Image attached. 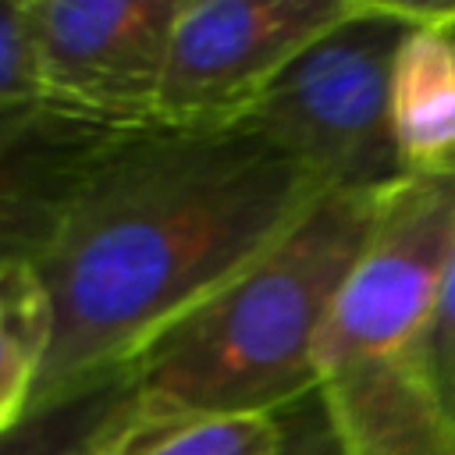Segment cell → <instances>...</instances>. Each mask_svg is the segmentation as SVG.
I'll list each match as a JSON object with an SVG mask.
<instances>
[{"label": "cell", "instance_id": "cell-1", "mask_svg": "<svg viewBox=\"0 0 455 455\" xmlns=\"http://www.w3.org/2000/svg\"><path fill=\"white\" fill-rule=\"evenodd\" d=\"M323 192L313 171L242 124L128 128L36 263L53 327L32 409L132 366L267 256Z\"/></svg>", "mask_w": 455, "mask_h": 455}, {"label": "cell", "instance_id": "cell-2", "mask_svg": "<svg viewBox=\"0 0 455 455\" xmlns=\"http://www.w3.org/2000/svg\"><path fill=\"white\" fill-rule=\"evenodd\" d=\"M384 192H323L267 256L139 352L142 423L274 416L320 387L316 345Z\"/></svg>", "mask_w": 455, "mask_h": 455}, {"label": "cell", "instance_id": "cell-3", "mask_svg": "<svg viewBox=\"0 0 455 455\" xmlns=\"http://www.w3.org/2000/svg\"><path fill=\"white\" fill-rule=\"evenodd\" d=\"M455 252V171L402 174L377 210L316 345V373L352 455H455L427 363Z\"/></svg>", "mask_w": 455, "mask_h": 455}, {"label": "cell", "instance_id": "cell-4", "mask_svg": "<svg viewBox=\"0 0 455 455\" xmlns=\"http://www.w3.org/2000/svg\"><path fill=\"white\" fill-rule=\"evenodd\" d=\"M412 4L363 7L309 43L238 121L263 135L327 188L384 192L402 178L391 132V71Z\"/></svg>", "mask_w": 455, "mask_h": 455}, {"label": "cell", "instance_id": "cell-5", "mask_svg": "<svg viewBox=\"0 0 455 455\" xmlns=\"http://www.w3.org/2000/svg\"><path fill=\"white\" fill-rule=\"evenodd\" d=\"M363 0H181L156 121L238 124L277 75Z\"/></svg>", "mask_w": 455, "mask_h": 455}, {"label": "cell", "instance_id": "cell-6", "mask_svg": "<svg viewBox=\"0 0 455 455\" xmlns=\"http://www.w3.org/2000/svg\"><path fill=\"white\" fill-rule=\"evenodd\" d=\"M181 0H25L43 100L142 128L156 121Z\"/></svg>", "mask_w": 455, "mask_h": 455}, {"label": "cell", "instance_id": "cell-7", "mask_svg": "<svg viewBox=\"0 0 455 455\" xmlns=\"http://www.w3.org/2000/svg\"><path fill=\"white\" fill-rule=\"evenodd\" d=\"M124 132L50 100L0 110V267H36L53 249L85 178Z\"/></svg>", "mask_w": 455, "mask_h": 455}, {"label": "cell", "instance_id": "cell-8", "mask_svg": "<svg viewBox=\"0 0 455 455\" xmlns=\"http://www.w3.org/2000/svg\"><path fill=\"white\" fill-rule=\"evenodd\" d=\"M391 132L402 174L455 171V25L412 4L391 71Z\"/></svg>", "mask_w": 455, "mask_h": 455}, {"label": "cell", "instance_id": "cell-9", "mask_svg": "<svg viewBox=\"0 0 455 455\" xmlns=\"http://www.w3.org/2000/svg\"><path fill=\"white\" fill-rule=\"evenodd\" d=\"M139 427V377L132 366H121L50 405L28 409L0 437V455H114Z\"/></svg>", "mask_w": 455, "mask_h": 455}, {"label": "cell", "instance_id": "cell-10", "mask_svg": "<svg viewBox=\"0 0 455 455\" xmlns=\"http://www.w3.org/2000/svg\"><path fill=\"white\" fill-rule=\"evenodd\" d=\"M50 327V299L36 267H0V437L32 409Z\"/></svg>", "mask_w": 455, "mask_h": 455}, {"label": "cell", "instance_id": "cell-11", "mask_svg": "<svg viewBox=\"0 0 455 455\" xmlns=\"http://www.w3.org/2000/svg\"><path fill=\"white\" fill-rule=\"evenodd\" d=\"M277 448V416H224L167 427H139L114 455H270Z\"/></svg>", "mask_w": 455, "mask_h": 455}, {"label": "cell", "instance_id": "cell-12", "mask_svg": "<svg viewBox=\"0 0 455 455\" xmlns=\"http://www.w3.org/2000/svg\"><path fill=\"white\" fill-rule=\"evenodd\" d=\"M277 448L270 455H352L331 398L320 387L277 409Z\"/></svg>", "mask_w": 455, "mask_h": 455}, {"label": "cell", "instance_id": "cell-13", "mask_svg": "<svg viewBox=\"0 0 455 455\" xmlns=\"http://www.w3.org/2000/svg\"><path fill=\"white\" fill-rule=\"evenodd\" d=\"M43 100L25 0H0V110Z\"/></svg>", "mask_w": 455, "mask_h": 455}, {"label": "cell", "instance_id": "cell-14", "mask_svg": "<svg viewBox=\"0 0 455 455\" xmlns=\"http://www.w3.org/2000/svg\"><path fill=\"white\" fill-rule=\"evenodd\" d=\"M427 363H430V384H434L437 405L455 430V252L437 288L430 338H427Z\"/></svg>", "mask_w": 455, "mask_h": 455}]
</instances>
